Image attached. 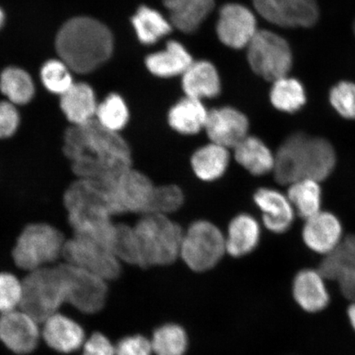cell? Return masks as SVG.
I'll use <instances>...</instances> for the list:
<instances>
[{"instance_id": "cell-1", "label": "cell", "mask_w": 355, "mask_h": 355, "mask_svg": "<svg viewBox=\"0 0 355 355\" xmlns=\"http://www.w3.org/2000/svg\"><path fill=\"white\" fill-rule=\"evenodd\" d=\"M64 153L78 179L106 184L132 168L127 141L119 132L106 130L95 119L66 130Z\"/></svg>"}, {"instance_id": "cell-2", "label": "cell", "mask_w": 355, "mask_h": 355, "mask_svg": "<svg viewBox=\"0 0 355 355\" xmlns=\"http://www.w3.org/2000/svg\"><path fill=\"white\" fill-rule=\"evenodd\" d=\"M275 154L272 175L278 184L286 186L302 179L322 182L336 166V150L330 141L303 132L288 136Z\"/></svg>"}, {"instance_id": "cell-3", "label": "cell", "mask_w": 355, "mask_h": 355, "mask_svg": "<svg viewBox=\"0 0 355 355\" xmlns=\"http://www.w3.org/2000/svg\"><path fill=\"white\" fill-rule=\"evenodd\" d=\"M64 202L74 234L95 239L113 251L117 224L104 184L78 179L67 189Z\"/></svg>"}, {"instance_id": "cell-4", "label": "cell", "mask_w": 355, "mask_h": 355, "mask_svg": "<svg viewBox=\"0 0 355 355\" xmlns=\"http://www.w3.org/2000/svg\"><path fill=\"white\" fill-rule=\"evenodd\" d=\"M113 42L107 26L90 17H78L62 26L55 46L60 60L71 70L88 73L110 59Z\"/></svg>"}, {"instance_id": "cell-5", "label": "cell", "mask_w": 355, "mask_h": 355, "mask_svg": "<svg viewBox=\"0 0 355 355\" xmlns=\"http://www.w3.org/2000/svg\"><path fill=\"white\" fill-rule=\"evenodd\" d=\"M133 227L139 239L141 268L171 265L180 257L184 230L171 216L148 213Z\"/></svg>"}, {"instance_id": "cell-6", "label": "cell", "mask_w": 355, "mask_h": 355, "mask_svg": "<svg viewBox=\"0 0 355 355\" xmlns=\"http://www.w3.org/2000/svg\"><path fill=\"white\" fill-rule=\"evenodd\" d=\"M21 283L19 309L39 323L57 313L62 304L67 303L60 264L33 270Z\"/></svg>"}, {"instance_id": "cell-7", "label": "cell", "mask_w": 355, "mask_h": 355, "mask_svg": "<svg viewBox=\"0 0 355 355\" xmlns=\"http://www.w3.org/2000/svg\"><path fill=\"white\" fill-rule=\"evenodd\" d=\"M67 239L51 225L31 224L22 230L12 250V259L19 268L33 270L46 268L63 257Z\"/></svg>"}, {"instance_id": "cell-8", "label": "cell", "mask_w": 355, "mask_h": 355, "mask_svg": "<svg viewBox=\"0 0 355 355\" xmlns=\"http://www.w3.org/2000/svg\"><path fill=\"white\" fill-rule=\"evenodd\" d=\"M226 254L225 233L213 222L197 220L184 232L180 257L196 272L211 270Z\"/></svg>"}, {"instance_id": "cell-9", "label": "cell", "mask_w": 355, "mask_h": 355, "mask_svg": "<svg viewBox=\"0 0 355 355\" xmlns=\"http://www.w3.org/2000/svg\"><path fill=\"white\" fill-rule=\"evenodd\" d=\"M247 59L256 74L272 82L287 76L293 62L290 44L269 30H259L247 46Z\"/></svg>"}, {"instance_id": "cell-10", "label": "cell", "mask_w": 355, "mask_h": 355, "mask_svg": "<svg viewBox=\"0 0 355 355\" xmlns=\"http://www.w3.org/2000/svg\"><path fill=\"white\" fill-rule=\"evenodd\" d=\"M104 184L114 216L126 213L143 216L152 210L157 186L144 173L131 168Z\"/></svg>"}, {"instance_id": "cell-11", "label": "cell", "mask_w": 355, "mask_h": 355, "mask_svg": "<svg viewBox=\"0 0 355 355\" xmlns=\"http://www.w3.org/2000/svg\"><path fill=\"white\" fill-rule=\"evenodd\" d=\"M63 257L66 263L106 282L118 278L121 272V261L110 248L83 235L74 234L67 239Z\"/></svg>"}, {"instance_id": "cell-12", "label": "cell", "mask_w": 355, "mask_h": 355, "mask_svg": "<svg viewBox=\"0 0 355 355\" xmlns=\"http://www.w3.org/2000/svg\"><path fill=\"white\" fill-rule=\"evenodd\" d=\"M63 275L66 302L80 312L92 314L103 309L107 297V282L68 263L60 264Z\"/></svg>"}, {"instance_id": "cell-13", "label": "cell", "mask_w": 355, "mask_h": 355, "mask_svg": "<svg viewBox=\"0 0 355 355\" xmlns=\"http://www.w3.org/2000/svg\"><path fill=\"white\" fill-rule=\"evenodd\" d=\"M318 268L345 301H355V234L345 235L336 250L322 257Z\"/></svg>"}, {"instance_id": "cell-14", "label": "cell", "mask_w": 355, "mask_h": 355, "mask_svg": "<svg viewBox=\"0 0 355 355\" xmlns=\"http://www.w3.org/2000/svg\"><path fill=\"white\" fill-rule=\"evenodd\" d=\"M255 10L266 21L282 28H310L316 24V0H252Z\"/></svg>"}, {"instance_id": "cell-15", "label": "cell", "mask_w": 355, "mask_h": 355, "mask_svg": "<svg viewBox=\"0 0 355 355\" xmlns=\"http://www.w3.org/2000/svg\"><path fill=\"white\" fill-rule=\"evenodd\" d=\"M257 32L256 16L250 8L237 3L221 7L216 34L225 46L234 50L247 48Z\"/></svg>"}, {"instance_id": "cell-16", "label": "cell", "mask_w": 355, "mask_h": 355, "mask_svg": "<svg viewBox=\"0 0 355 355\" xmlns=\"http://www.w3.org/2000/svg\"><path fill=\"white\" fill-rule=\"evenodd\" d=\"M292 295L300 309L313 316L325 312L333 299L330 283L318 268L297 272L293 279Z\"/></svg>"}, {"instance_id": "cell-17", "label": "cell", "mask_w": 355, "mask_h": 355, "mask_svg": "<svg viewBox=\"0 0 355 355\" xmlns=\"http://www.w3.org/2000/svg\"><path fill=\"white\" fill-rule=\"evenodd\" d=\"M250 123L246 114L232 106L209 110L204 132L208 139L232 150L250 135Z\"/></svg>"}, {"instance_id": "cell-18", "label": "cell", "mask_w": 355, "mask_h": 355, "mask_svg": "<svg viewBox=\"0 0 355 355\" xmlns=\"http://www.w3.org/2000/svg\"><path fill=\"white\" fill-rule=\"evenodd\" d=\"M345 235L339 217L322 210L304 220L302 239L313 254L322 257L330 254L343 242Z\"/></svg>"}, {"instance_id": "cell-19", "label": "cell", "mask_w": 355, "mask_h": 355, "mask_svg": "<svg viewBox=\"0 0 355 355\" xmlns=\"http://www.w3.org/2000/svg\"><path fill=\"white\" fill-rule=\"evenodd\" d=\"M39 322L19 309L0 316V340L19 354L33 352L37 348L41 331Z\"/></svg>"}, {"instance_id": "cell-20", "label": "cell", "mask_w": 355, "mask_h": 355, "mask_svg": "<svg viewBox=\"0 0 355 355\" xmlns=\"http://www.w3.org/2000/svg\"><path fill=\"white\" fill-rule=\"evenodd\" d=\"M252 199L261 212V224L268 232L282 234L290 230L297 215L286 193L261 187L255 191Z\"/></svg>"}, {"instance_id": "cell-21", "label": "cell", "mask_w": 355, "mask_h": 355, "mask_svg": "<svg viewBox=\"0 0 355 355\" xmlns=\"http://www.w3.org/2000/svg\"><path fill=\"white\" fill-rule=\"evenodd\" d=\"M261 226L254 216L239 213L233 217L225 233L226 254L234 257L250 254L259 245Z\"/></svg>"}, {"instance_id": "cell-22", "label": "cell", "mask_w": 355, "mask_h": 355, "mask_svg": "<svg viewBox=\"0 0 355 355\" xmlns=\"http://www.w3.org/2000/svg\"><path fill=\"white\" fill-rule=\"evenodd\" d=\"M232 157V150L209 141L194 150L190 166L198 180L211 183L225 175Z\"/></svg>"}, {"instance_id": "cell-23", "label": "cell", "mask_w": 355, "mask_h": 355, "mask_svg": "<svg viewBox=\"0 0 355 355\" xmlns=\"http://www.w3.org/2000/svg\"><path fill=\"white\" fill-rule=\"evenodd\" d=\"M232 150L234 161L250 175L259 177L272 174L276 154L259 137L247 136Z\"/></svg>"}, {"instance_id": "cell-24", "label": "cell", "mask_w": 355, "mask_h": 355, "mask_svg": "<svg viewBox=\"0 0 355 355\" xmlns=\"http://www.w3.org/2000/svg\"><path fill=\"white\" fill-rule=\"evenodd\" d=\"M182 88L186 96L200 101L219 96L221 83L218 71L211 62H193L182 75Z\"/></svg>"}, {"instance_id": "cell-25", "label": "cell", "mask_w": 355, "mask_h": 355, "mask_svg": "<svg viewBox=\"0 0 355 355\" xmlns=\"http://www.w3.org/2000/svg\"><path fill=\"white\" fill-rule=\"evenodd\" d=\"M42 335L50 347L62 353L75 352L84 344L83 328L72 319L57 313L43 323Z\"/></svg>"}, {"instance_id": "cell-26", "label": "cell", "mask_w": 355, "mask_h": 355, "mask_svg": "<svg viewBox=\"0 0 355 355\" xmlns=\"http://www.w3.org/2000/svg\"><path fill=\"white\" fill-rule=\"evenodd\" d=\"M208 110L202 101L184 96L173 105L167 114L168 126L184 136L196 135L205 130Z\"/></svg>"}, {"instance_id": "cell-27", "label": "cell", "mask_w": 355, "mask_h": 355, "mask_svg": "<svg viewBox=\"0 0 355 355\" xmlns=\"http://www.w3.org/2000/svg\"><path fill=\"white\" fill-rule=\"evenodd\" d=\"M216 0H163L173 26L184 33L200 28L215 7Z\"/></svg>"}, {"instance_id": "cell-28", "label": "cell", "mask_w": 355, "mask_h": 355, "mask_svg": "<svg viewBox=\"0 0 355 355\" xmlns=\"http://www.w3.org/2000/svg\"><path fill=\"white\" fill-rule=\"evenodd\" d=\"M193 63V57L187 49L174 40L168 42L164 50L155 52L146 59V66L150 73L163 78L183 75Z\"/></svg>"}, {"instance_id": "cell-29", "label": "cell", "mask_w": 355, "mask_h": 355, "mask_svg": "<svg viewBox=\"0 0 355 355\" xmlns=\"http://www.w3.org/2000/svg\"><path fill=\"white\" fill-rule=\"evenodd\" d=\"M60 97L61 110L72 125H81L95 119L98 104L88 84L74 83Z\"/></svg>"}, {"instance_id": "cell-30", "label": "cell", "mask_w": 355, "mask_h": 355, "mask_svg": "<svg viewBox=\"0 0 355 355\" xmlns=\"http://www.w3.org/2000/svg\"><path fill=\"white\" fill-rule=\"evenodd\" d=\"M286 195L296 215L304 220L322 210L321 182L302 179L287 186Z\"/></svg>"}, {"instance_id": "cell-31", "label": "cell", "mask_w": 355, "mask_h": 355, "mask_svg": "<svg viewBox=\"0 0 355 355\" xmlns=\"http://www.w3.org/2000/svg\"><path fill=\"white\" fill-rule=\"evenodd\" d=\"M132 24L141 43L150 46L170 34L173 26L171 21L157 10L141 6L132 17Z\"/></svg>"}, {"instance_id": "cell-32", "label": "cell", "mask_w": 355, "mask_h": 355, "mask_svg": "<svg viewBox=\"0 0 355 355\" xmlns=\"http://www.w3.org/2000/svg\"><path fill=\"white\" fill-rule=\"evenodd\" d=\"M270 101L273 107L281 112L294 114L304 107L307 96L299 80L286 76L273 82Z\"/></svg>"}, {"instance_id": "cell-33", "label": "cell", "mask_w": 355, "mask_h": 355, "mask_svg": "<svg viewBox=\"0 0 355 355\" xmlns=\"http://www.w3.org/2000/svg\"><path fill=\"white\" fill-rule=\"evenodd\" d=\"M0 91L8 101L16 105L28 104L35 94V86L30 75L19 68H8L0 76Z\"/></svg>"}, {"instance_id": "cell-34", "label": "cell", "mask_w": 355, "mask_h": 355, "mask_svg": "<svg viewBox=\"0 0 355 355\" xmlns=\"http://www.w3.org/2000/svg\"><path fill=\"white\" fill-rule=\"evenodd\" d=\"M95 119L106 130L119 132L130 121V110L121 96L110 94L97 106Z\"/></svg>"}, {"instance_id": "cell-35", "label": "cell", "mask_w": 355, "mask_h": 355, "mask_svg": "<svg viewBox=\"0 0 355 355\" xmlns=\"http://www.w3.org/2000/svg\"><path fill=\"white\" fill-rule=\"evenodd\" d=\"M150 343L155 355H184L188 347V337L181 327L167 324L154 332Z\"/></svg>"}, {"instance_id": "cell-36", "label": "cell", "mask_w": 355, "mask_h": 355, "mask_svg": "<svg viewBox=\"0 0 355 355\" xmlns=\"http://www.w3.org/2000/svg\"><path fill=\"white\" fill-rule=\"evenodd\" d=\"M113 252L124 263L141 268V251L135 227L126 224H117Z\"/></svg>"}, {"instance_id": "cell-37", "label": "cell", "mask_w": 355, "mask_h": 355, "mask_svg": "<svg viewBox=\"0 0 355 355\" xmlns=\"http://www.w3.org/2000/svg\"><path fill=\"white\" fill-rule=\"evenodd\" d=\"M71 69L62 60L46 62L41 69V78L44 87L54 94L62 96L74 84Z\"/></svg>"}, {"instance_id": "cell-38", "label": "cell", "mask_w": 355, "mask_h": 355, "mask_svg": "<svg viewBox=\"0 0 355 355\" xmlns=\"http://www.w3.org/2000/svg\"><path fill=\"white\" fill-rule=\"evenodd\" d=\"M184 200V191L180 186L171 184L157 186L150 213L171 216L181 209Z\"/></svg>"}, {"instance_id": "cell-39", "label": "cell", "mask_w": 355, "mask_h": 355, "mask_svg": "<svg viewBox=\"0 0 355 355\" xmlns=\"http://www.w3.org/2000/svg\"><path fill=\"white\" fill-rule=\"evenodd\" d=\"M329 101L341 118L355 121V83L340 82L331 88Z\"/></svg>"}, {"instance_id": "cell-40", "label": "cell", "mask_w": 355, "mask_h": 355, "mask_svg": "<svg viewBox=\"0 0 355 355\" xmlns=\"http://www.w3.org/2000/svg\"><path fill=\"white\" fill-rule=\"evenodd\" d=\"M22 297V283L10 273H0V313L19 309Z\"/></svg>"}, {"instance_id": "cell-41", "label": "cell", "mask_w": 355, "mask_h": 355, "mask_svg": "<svg viewBox=\"0 0 355 355\" xmlns=\"http://www.w3.org/2000/svg\"><path fill=\"white\" fill-rule=\"evenodd\" d=\"M150 340L143 336H128L115 346V355H152Z\"/></svg>"}, {"instance_id": "cell-42", "label": "cell", "mask_w": 355, "mask_h": 355, "mask_svg": "<svg viewBox=\"0 0 355 355\" xmlns=\"http://www.w3.org/2000/svg\"><path fill=\"white\" fill-rule=\"evenodd\" d=\"M20 117L16 106L10 101L0 102V139H8L17 130Z\"/></svg>"}, {"instance_id": "cell-43", "label": "cell", "mask_w": 355, "mask_h": 355, "mask_svg": "<svg viewBox=\"0 0 355 355\" xmlns=\"http://www.w3.org/2000/svg\"><path fill=\"white\" fill-rule=\"evenodd\" d=\"M83 355H115V346L101 333H94L84 343Z\"/></svg>"}, {"instance_id": "cell-44", "label": "cell", "mask_w": 355, "mask_h": 355, "mask_svg": "<svg viewBox=\"0 0 355 355\" xmlns=\"http://www.w3.org/2000/svg\"><path fill=\"white\" fill-rule=\"evenodd\" d=\"M345 315L349 327L355 335V301L349 302L345 308Z\"/></svg>"}, {"instance_id": "cell-45", "label": "cell", "mask_w": 355, "mask_h": 355, "mask_svg": "<svg viewBox=\"0 0 355 355\" xmlns=\"http://www.w3.org/2000/svg\"><path fill=\"white\" fill-rule=\"evenodd\" d=\"M3 21H4L3 12L2 11L1 8H0V28H1V26L3 24Z\"/></svg>"}, {"instance_id": "cell-46", "label": "cell", "mask_w": 355, "mask_h": 355, "mask_svg": "<svg viewBox=\"0 0 355 355\" xmlns=\"http://www.w3.org/2000/svg\"><path fill=\"white\" fill-rule=\"evenodd\" d=\"M354 35H355V24H354Z\"/></svg>"}]
</instances>
